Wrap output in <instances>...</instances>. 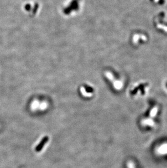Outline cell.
<instances>
[{"instance_id":"obj_3","label":"cell","mask_w":167,"mask_h":168,"mask_svg":"<svg viewBox=\"0 0 167 168\" xmlns=\"http://www.w3.org/2000/svg\"><path fill=\"white\" fill-rule=\"evenodd\" d=\"M48 140H49V137L47 136H45L43 139H42V140H41L39 144L36 146V147L35 149V150H36V152H40V151L42 149H43V147L47 143Z\"/></svg>"},{"instance_id":"obj_5","label":"cell","mask_w":167,"mask_h":168,"mask_svg":"<svg viewBox=\"0 0 167 168\" xmlns=\"http://www.w3.org/2000/svg\"><path fill=\"white\" fill-rule=\"evenodd\" d=\"M142 125L143 126H149L153 127L155 125V122L151 119H146L142 121Z\"/></svg>"},{"instance_id":"obj_6","label":"cell","mask_w":167,"mask_h":168,"mask_svg":"<svg viewBox=\"0 0 167 168\" xmlns=\"http://www.w3.org/2000/svg\"><path fill=\"white\" fill-rule=\"evenodd\" d=\"M149 1L153 4L162 6L166 3V0H149Z\"/></svg>"},{"instance_id":"obj_1","label":"cell","mask_w":167,"mask_h":168,"mask_svg":"<svg viewBox=\"0 0 167 168\" xmlns=\"http://www.w3.org/2000/svg\"><path fill=\"white\" fill-rule=\"evenodd\" d=\"M163 13L156 16L155 19V25L156 29L160 30L164 33L167 34V23L164 22V15Z\"/></svg>"},{"instance_id":"obj_2","label":"cell","mask_w":167,"mask_h":168,"mask_svg":"<svg viewBox=\"0 0 167 168\" xmlns=\"http://www.w3.org/2000/svg\"><path fill=\"white\" fill-rule=\"evenodd\" d=\"M148 41V37L142 33H135L131 37V43L135 46L143 44Z\"/></svg>"},{"instance_id":"obj_4","label":"cell","mask_w":167,"mask_h":168,"mask_svg":"<svg viewBox=\"0 0 167 168\" xmlns=\"http://www.w3.org/2000/svg\"><path fill=\"white\" fill-rule=\"evenodd\" d=\"M157 151L160 155H167V143L160 145L157 149Z\"/></svg>"},{"instance_id":"obj_7","label":"cell","mask_w":167,"mask_h":168,"mask_svg":"<svg viewBox=\"0 0 167 168\" xmlns=\"http://www.w3.org/2000/svg\"><path fill=\"white\" fill-rule=\"evenodd\" d=\"M158 111V107L157 106L154 107L150 112V116L151 117H154L157 114Z\"/></svg>"},{"instance_id":"obj_8","label":"cell","mask_w":167,"mask_h":168,"mask_svg":"<svg viewBox=\"0 0 167 168\" xmlns=\"http://www.w3.org/2000/svg\"><path fill=\"white\" fill-rule=\"evenodd\" d=\"M128 168H136L134 163H133L132 162H129L128 164Z\"/></svg>"}]
</instances>
